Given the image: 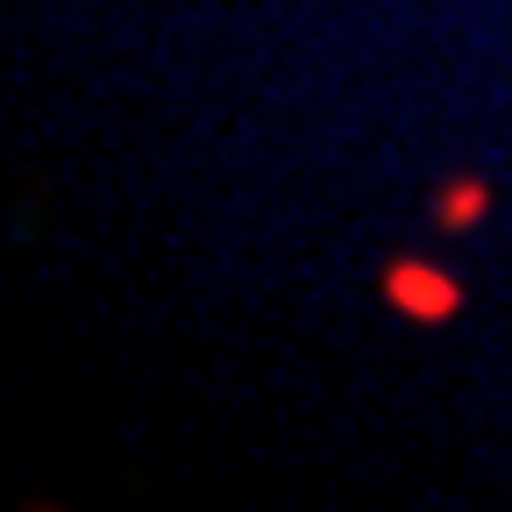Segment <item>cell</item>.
<instances>
[{"instance_id": "1", "label": "cell", "mask_w": 512, "mask_h": 512, "mask_svg": "<svg viewBox=\"0 0 512 512\" xmlns=\"http://www.w3.org/2000/svg\"><path fill=\"white\" fill-rule=\"evenodd\" d=\"M384 299H392L406 320H448L463 306V285L448 271H434V264H420V256H406V264L384 271Z\"/></svg>"}, {"instance_id": "2", "label": "cell", "mask_w": 512, "mask_h": 512, "mask_svg": "<svg viewBox=\"0 0 512 512\" xmlns=\"http://www.w3.org/2000/svg\"><path fill=\"white\" fill-rule=\"evenodd\" d=\"M484 207H491V185H484V178H456V185L434 200V221H441V228H470V221H484Z\"/></svg>"}]
</instances>
